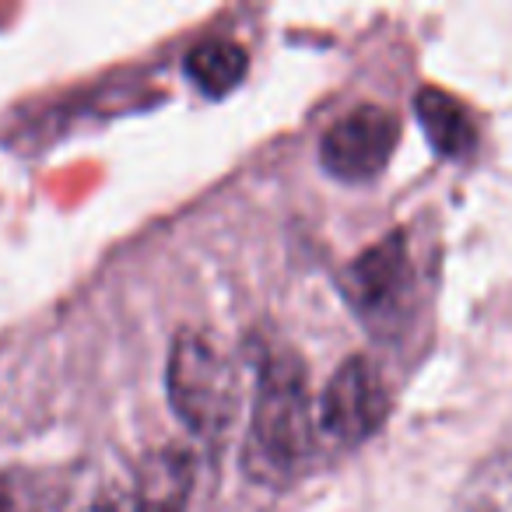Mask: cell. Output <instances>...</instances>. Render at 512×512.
<instances>
[{
  "label": "cell",
  "mask_w": 512,
  "mask_h": 512,
  "mask_svg": "<svg viewBox=\"0 0 512 512\" xmlns=\"http://www.w3.org/2000/svg\"><path fill=\"white\" fill-rule=\"evenodd\" d=\"M316 404L306 365L292 351H271L256 372L242 463L260 484H292L316 449Z\"/></svg>",
  "instance_id": "cell-1"
},
{
  "label": "cell",
  "mask_w": 512,
  "mask_h": 512,
  "mask_svg": "<svg viewBox=\"0 0 512 512\" xmlns=\"http://www.w3.org/2000/svg\"><path fill=\"white\" fill-rule=\"evenodd\" d=\"M169 404L200 439H221L239 411V379L228 355L197 330H183L172 341L165 369Z\"/></svg>",
  "instance_id": "cell-2"
},
{
  "label": "cell",
  "mask_w": 512,
  "mask_h": 512,
  "mask_svg": "<svg viewBox=\"0 0 512 512\" xmlns=\"http://www.w3.org/2000/svg\"><path fill=\"white\" fill-rule=\"evenodd\" d=\"M400 141V120L383 106H358L320 137V162L344 183H369L390 165Z\"/></svg>",
  "instance_id": "cell-3"
},
{
  "label": "cell",
  "mask_w": 512,
  "mask_h": 512,
  "mask_svg": "<svg viewBox=\"0 0 512 512\" xmlns=\"http://www.w3.org/2000/svg\"><path fill=\"white\" fill-rule=\"evenodd\" d=\"M386 414H390V390L383 376L369 358L355 355L337 365V372L327 379L316 418L337 442L358 446L383 428Z\"/></svg>",
  "instance_id": "cell-4"
},
{
  "label": "cell",
  "mask_w": 512,
  "mask_h": 512,
  "mask_svg": "<svg viewBox=\"0 0 512 512\" xmlns=\"http://www.w3.org/2000/svg\"><path fill=\"white\" fill-rule=\"evenodd\" d=\"M411 281V260H407V239L400 232L369 246L355 264L344 271V295L358 313L383 316L400 306Z\"/></svg>",
  "instance_id": "cell-5"
},
{
  "label": "cell",
  "mask_w": 512,
  "mask_h": 512,
  "mask_svg": "<svg viewBox=\"0 0 512 512\" xmlns=\"http://www.w3.org/2000/svg\"><path fill=\"white\" fill-rule=\"evenodd\" d=\"M193 477H197V467L186 449H155L137 470L130 512H186L193 495Z\"/></svg>",
  "instance_id": "cell-6"
},
{
  "label": "cell",
  "mask_w": 512,
  "mask_h": 512,
  "mask_svg": "<svg viewBox=\"0 0 512 512\" xmlns=\"http://www.w3.org/2000/svg\"><path fill=\"white\" fill-rule=\"evenodd\" d=\"M414 113L425 130L428 144L446 158H463L477 148V120L456 95L442 88H421L414 99Z\"/></svg>",
  "instance_id": "cell-7"
},
{
  "label": "cell",
  "mask_w": 512,
  "mask_h": 512,
  "mask_svg": "<svg viewBox=\"0 0 512 512\" xmlns=\"http://www.w3.org/2000/svg\"><path fill=\"white\" fill-rule=\"evenodd\" d=\"M186 74L204 95L225 99L249 74V53L228 36H207L186 57Z\"/></svg>",
  "instance_id": "cell-8"
},
{
  "label": "cell",
  "mask_w": 512,
  "mask_h": 512,
  "mask_svg": "<svg viewBox=\"0 0 512 512\" xmlns=\"http://www.w3.org/2000/svg\"><path fill=\"white\" fill-rule=\"evenodd\" d=\"M456 512H512V453L484 456L463 477Z\"/></svg>",
  "instance_id": "cell-9"
},
{
  "label": "cell",
  "mask_w": 512,
  "mask_h": 512,
  "mask_svg": "<svg viewBox=\"0 0 512 512\" xmlns=\"http://www.w3.org/2000/svg\"><path fill=\"white\" fill-rule=\"evenodd\" d=\"M39 505L36 477L25 470H0V512H39Z\"/></svg>",
  "instance_id": "cell-10"
},
{
  "label": "cell",
  "mask_w": 512,
  "mask_h": 512,
  "mask_svg": "<svg viewBox=\"0 0 512 512\" xmlns=\"http://www.w3.org/2000/svg\"><path fill=\"white\" fill-rule=\"evenodd\" d=\"M74 512H130V509H123V502L116 495H106V491H99V495H92L88 502H81Z\"/></svg>",
  "instance_id": "cell-11"
}]
</instances>
